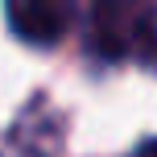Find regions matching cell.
<instances>
[{
    "label": "cell",
    "instance_id": "1",
    "mask_svg": "<svg viewBox=\"0 0 157 157\" xmlns=\"http://www.w3.org/2000/svg\"><path fill=\"white\" fill-rule=\"evenodd\" d=\"M91 54L95 58H157V8L149 4H95L91 13Z\"/></svg>",
    "mask_w": 157,
    "mask_h": 157
},
{
    "label": "cell",
    "instance_id": "2",
    "mask_svg": "<svg viewBox=\"0 0 157 157\" xmlns=\"http://www.w3.org/2000/svg\"><path fill=\"white\" fill-rule=\"evenodd\" d=\"M66 141V116L46 99L33 95L13 124L0 132V157H58Z\"/></svg>",
    "mask_w": 157,
    "mask_h": 157
},
{
    "label": "cell",
    "instance_id": "3",
    "mask_svg": "<svg viewBox=\"0 0 157 157\" xmlns=\"http://www.w3.org/2000/svg\"><path fill=\"white\" fill-rule=\"evenodd\" d=\"M71 17H75V8L58 4V0H21V4L4 8V21L13 29V37L25 41V46H37V50L58 46L66 25H71Z\"/></svg>",
    "mask_w": 157,
    "mask_h": 157
},
{
    "label": "cell",
    "instance_id": "4",
    "mask_svg": "<svg viewBox=\"0 0 157 157\" xmlns=\"http://www.w3.org/2000/svg\"><path fill=\"white\" fill-rule=\"evenodd\" d=\"M132 157H157V136H153V141H141L132 149Z\"/></svg>",
    "mask_w": 157,
    "mask_h": 157
}]
</instances>
